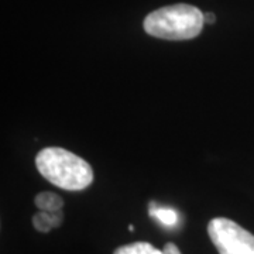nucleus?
<instances>
[{"mask_svg":"<svg viewBox=\"0 0 254 254\" xmlns=\"http://www.w3.org/2000/svg\"><path fill=\"white\" fill-rule=\"evenodd\" d=\"M163 252L164 254H181L180 249L174 245V243H167V245L164 246Z\"/></svg>","mask_w":254,"mask_h":254,"instance_id":"obj_8","label":"nucleus"},{"mask_svg":"<svg viewBox=\"0 0 254 254\" xmlns=\"http://www.w3.org/2000/svg\"><path fill=\"white\" fill-rule=\"evenodd\" d=\"M203 18H205V23H209V24H213V23L216 21L215 13H205V14H203Z\"/></svg>","mask_w":254,"mask_h":254,"instance_id":"obj_9","label":"nucleus"},{"mask_svg":"<svg viewBox=\"0 0 254 254\" xmlns=\"http://www.w3.org/2000/svg\"><path fill=\"white\" fill-rule=\"evenodd\" d=\"M36 206L44 212H54L63 209L64 200L54 192H40L36 196Z\"/></svg>","mask_w":254,"mask_h":254,"instance_id":"obj_4","label":"nucleus"},{"mask_svg":"<svg viewBox=\"0 0 254 254\" xmlns=\"http://www.w3.org/2000/svg\"><path fill=\"white\" fill-rule=\"evenodd\" d=\"M113 254H164V252L155 249L154 246L147 242H136L131 245L119 247Z\"/></svg>","mask_w":254,"mask_h":254,"instance_id":"obj_5","label":"nucleus"},{"mask_svg":"<svg viewBox=\"0 0 254 254\" xmlns=\"http://www.w3.org/2000/svg\"><path fill=\"white\" fill-rule=\"evenodd\" d=\"M33 226L36 227L37 232H41V233H48L54 229L51 218H50V213L44 212V210L37 212L33 216Z\"/></svg>","mask_w":254,"mask_h":254,"instance_id":"obj_7","label":"nucleus"},{"mask_svg":"<svg viewBox=\"0 0 254 254\" xmlns=\"http://www.w3.org/2000/svg\"><path fill=\"white\" fill-rule=\"evenodd\" d=\"M150 216L158 219L165 226H174L178 220V215L173 209L158 208L155 202L150 203Z\"/></svg>","mask_w":254,"mask_h":254,"instance_id":"obj_6","label":"nucleus"},{"mask_svg":"<svg viewBox=\"0 0 254 254\" xmlns=\"http://www.w3.org/2000/svg\"><path fill=\"white\" fill-rule=\"evenodd\" d=\"M203 23V13L198 7L180 3L150 13L144 18V30L157 38L181 41L199 36Z\"/></svg>","mask_w":254,"mask_h":254,"instance_id":"obj_2","label":"nucleus"},{"mask_svg":"<svg viewBox=\"0 0 254 254\" xmlns=\"http://www.w3.org/2000/svg\"><path fill=\"white\" fill-rule=\"evenodd\" d=\"M208 235L219 254H254V235L230 219H212Z\"/></svg>","mask_w":254,"mask_h":254,"instance_id":"obj_3","label":"nucleus"},{"mask_svg":"<svg viewBox=\"0 0 254 254\" xmlns=\"http://www.w3.org/2000/svg\"><path fill=\"white\" fill-rule=\"evenodd\" d=\"M36 167L47 181L66 190H82L93 181L92 167L79 155L60 147H47L36 157Z\"/></svg>","mask_w":254,"mask_h":254,"instance_id":"obj_1","label":"nucleus"}]
</instances>
